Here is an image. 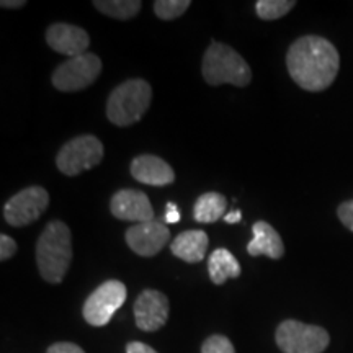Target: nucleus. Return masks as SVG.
<instances>
[{"label":"nucleus","instance_id":"obj_1","mask_svg":"<svg viewBox=\"0 0 353 353\" xmlns=\"http://www.w3.org/2000/svg\"><path fill=\"white\" fill-rule=\"evenodd\" d=\"M286 68L296 85L307 92H322L337 77L341 56L329 39L307 34L290 46Z\"/></svg>","mask_w":353,"mask_h":353},{"label":"nucleus","instance_id":"obj_2","mask_svg":"<svg viewBox=\"0 0 353 353\" xmlns=\"http://www.w3.org/2000/svg\"><path fill=\"white\" fill-rule=\"evenodd\" d=\"M37 263L44 281L63 283L72 263V236L63 221L54 219L46 224L37 244Z\"/></svg>","mask_w":353,"mask_h":353},{"label":"nucleus","instance_id":"obj_3","mask_svg":"<svg viewBox=\"0 0 353 353\" xmlns=\"http://www.w3.org/2000/svg\"><path fill=\"white\" fill-rule=\"evenodd\" d=\"M203 79L210 85L231 83L236 87H247L252 81V70L247 61L234 48L224 43H211L201 63Z\"/></svg>","mask_w":353,"mask_h":353},{"label":"nucleus","instance_id":"obj_4","mask_svg":"<svg viewBox=\"0 0 353 353\" xmlns=\"http://www.w3.org/2000/svg\"><path fill=\"white\" fill-rule=\"evenodd\" d=\"M152 100V88L143 79H130L110 94L107 118L112 125L131 126L144 117Z\"/></svg>","mask_w":353,"mask_h":353},{"label":"nucleus","instance_id":"obj_5","mask_svg":"<svg viewBox=\"0 0 353 353\" xmlns=\"http://www.w3.org/2000/svg\"><path fill=\"white\" fill-rule=\"evenodd\" d=\"M275 341L283 353H322L329 347L330 337L319 325L288 319L278 325Z\"/></svg>","mask_w":353,"mask_h":353},{"label":"nucleus","instance_id":"obj_6","mask_svg":"<svg viewBox=\"0 0 353 353\" xmlns=\"http://www.w3.org/2000/svg\"><path fill=\"white\" fill-rule=\"evenodd\" d=\"M103 152V144L97 136L82 134L68 141L61 148L56 156V165L64 175L76 176L99 165Z\"/></svg>","mask_w":353,"mask_h":353},{"label":"nucleus","instance_id":"obj_7","mask_svg":"<svg viewBox=\"0 0 353 353\" xmlns=\"http://www.w3.org/2000/svg\"><path fill=\"white\" fill-rule=\"evenodd\" d=\"M101 72V59L94 52L70 57L52 72V85L59 92H79L90 87Z\"/></svg>","mask_w":353,"mask_h":353},{"label":"nucleus","instance_id":"obj_8","mask_svg":"<svg viewBox=\"0 0 353 353\" xmlns=\"http://www.w3.org/2000/svg\"><path fill=\"white\" fill-rule=\"evenodd\" d=\"M126 294L125 283L118 280L105 281L83 303V319L95 327H103L112 321L114 312L125 304Z\"/></svg>","mask_w":353,"mask_h":353},{"label":"nucleus","instance_id":"obj_9","mask_svg":"<svg viewBox=\"0 0 353 353\" xmlns=\"http://www.w3.org/2000/svg\"><path fill=\"white\" fill-rule=\"evenodd\" d=\"M50 206V193L43 187L20 190L3 206V218L13 228H23L41 218Z\"/></svg>","mask_w":353,"mask_h":353},{"label":"nucleus","instance_id":"obj_10","mask_svg":"<svg viewBox=\"0 0 353 353\" xmlns=\"http://www.w3.org/2000/svg\"><path fill=\"white\" fill-rule=\"evenodd\" d=\"M126 244L141 257H156L170 241V229L164 221H148L128 228Z\"/></svg>","mask_w":353,"mask_h":353},{"label":"nucleus","instance_id":"obj_11","mask_svg":"<svg viewBox=\"0 0 353 353\" xmlns=\"http://www.w3.org/2000/svg\"><path fill=\"white\" fill-rule=\"evenodd\" d=\"M169 298L157 290H144L134 303L136 325L144 332H154L169 319Z\"/></svg>","mask_w":353,"mask_h":353},{"label":"nucleus","instance_id":"obj_12","mask_svg":"<svg viewBox=\"0 0 353 353\" xmlns=\"http://www.w3.org/2000/svg\"><path fill=\"white\" fill-rule=\"evenodd\" d=\"M110 211L117 219L132 221V223H148L154 221V208L148 195L139 190H120L112 196Z\"/></svg>","mask_w":353,"mask_h":353},{"label":"nucleus","instance_id":"obj_13","mask_svg":"<svg viewBox=\"0 0 353 353\" xmlns=\"http://www.w3.org/2000/svg\"><path fill=\"white\" fill-rule=\"evenodd\" d=\"M46 43L52 51L59 54L77 57L87 52L90 37L81 26L70 23H52L46 30Z\"/></svg>","mask_w":353,"mask_h":353},{"label":"nucleus","instance_id":"obj_14","mask_svg":"<svg viewBox=\"0 0 353 353\" xmlns=\"http://www.w3.org/2000/svg\"><path fill=\"white\" fill-rule=\"evenodd\" d=\"M130 170L138 182L151 185V187H165L175 182L174 169L164 159L152 156V154H143L132 159Z\"/></svg>","mask_w":353,"mask_h":353},{"label":"nucleus","instance_id":"obj_15","mask_svg":"<svg viewBox=\"0 0 353 353\" xmlns=\"http://www.w3.org/2000/svg\"><path fill=\"white\" fill-rule=\"evenodd\" d=\"M254 239L247 244V252L252 257H265L278 260L285 255V244L276 229L267 221H257L252 226Z\"/></svg>","mask_w":353,"mask_h":353},{"label":"nucleus","instance_id":"obj_16","mask_svg":"<svg viewBox=\"0 0 353 353\" xmlns=\"http://www.w3.org/2000/svg\"><path fill=\"white\" fill-rule=\"evenodd\" d=\"M208 234L205 231H183L170 244L172 254L187 263H198L208 250Z\"/></svg>","mask_w":353,"mask_h":353},{"label":"nucleus","instance_id":"obj_17","mask_svg":"<svg viewBox=\"0 0 353 353\" xmlns=\"http://www.w3.org/2000/svg\"><path fill=\"white\" fill-rule=\"evenodd\" d=\"M208 273L214 285H224L231 278L241 276V265L228 249H216L210 255Z\"/></svg>","mask_w":353,"mask_h":353},{"label":"nucleus","instance_id":"obj_18","mask_svg":"<svg viewBox=\"0 0 353 353\" xmlns=\"http://www.w3.org/2000/svg\"><path fill=\"white\" fill-rule=\"evenodd\" d=\"M228 198L223 193H203L193 206V219L201 224H211L226 216Z\"/></svg>","mask_w":353,"mask_h":353},{"label":"nucleus","instance_id":"obj_19","mask_svg":"<svg viewBox=\"0 0 353 353\" xmlns=\"http://www.w3.org/2000/svg\"><path fill=\"white\" fill-rule=\"evenodd\" d=\"M94 7L114 20H131L141 12L139 0H95Z\"/></svg>","mask_w":353,"mask_h":353},{"label":"nucleus","instance_id":"obj_20","mask_svg":"<svg viewBox=\"0 0 353 353\" xmlns=\"http://www.w3.org/2000/svg\"><path fill=\"white\" fill-rule=\"evenodd\" d=\"M294 6H296L294 0H259L255 3V12L260 20L272 21L285 17Z\"/></svg>","mask_w":353,"mask_h":353},{"label":"nucleus","instance_id":"obj_21","mask_svg":"<svg viewBox=\"0 0 353 353\" xmlns=\"http://www.w3.org/2000/svg\"><path fill=\"white\" fill-rule=\"evenodd\" d=\"M190 0H156L154 2V13L161 20L170 21L182 17L188 10Z\"/></svg>","mask_w":353,"mask_h":353},{"label":"nucleus","instance_id":"obj_22","mask_svg":"<svg viewBox=\"0 0 353 353\" xmlns=\"http://www.w3.org/2000/svg\"><path fill=\"white\" fill-rule=\"evenodd\" d=\"M201 353H236L232 342L224 335H211L203 342Z\"/></svg>","mask_w":353,"mask_h":353},{"label":"nucleus","instance_id":"obj_23","mask_svg":"<svg viewBox=\"0 0 353 353\" xmlns=\"http://www.w3.org/2000/svg\"><path fill=\"white\" fill-rule=\"evenodd\" d=\"M17 250H19V245H17L15 239H12L7 234H2V236H0V260L6 262V260L12 259Z\"/></svg>","mask_w":353,"mask_h":353},{"label":"nucleus","instance_id":"obj_24","mask_svg":"<svg viewBox=\"0 0 353 353\" xmlns=\"http://www.w3.org/2000/svg\"><path fill=\"white\" fill-rule=\"evenodd\" d=\"M337 216L343 226H345L348 231L353 232V200L342 203L337 208Z\"/></svg>","mask_w":353,"mask_h":353},{"label":"nucleus","instance_id":"obj_25","mask_svg":"<svg viewBox=\"0 0 353 353\" xmlns=\"http://www.w3.org/2000/svg\"><path fill=\"white\" fill-rule=\"evenodd\" d=\"M46 353H85L81 347L70 342H57L48 348Z\"/></svg>","mask_w":353,"mask_h":353},{"label":"nucleus","instance_id":"obj_26","mask_svg":"<svg viewBox=\"0 0 353 353\" xmlns=\"http://www.w3.org/2000/svg\"><path fill=\"white\" fill-rule=\"evenodd\" d=\"M180 219H182V218H180V211H179V208H176L175 203H172V201L167 203L165 218H164L165 224H176Z\"/></svg>","mask_w":353,"mask_h":353},{"label":"nucleus","instance_id":"obj_27","mask_svg":"<svg viewBox=\"0 0 353 353\" xmlns=\"http://www.w3.org/2000/svg\"><path fill=\"white\" fill-rule=\"evenodd\" d=\"M126 353H157L152 347L145 345L143 342H130L126 345Z\"/></svg>","mask_w":353,"mask_h":353},{"label":"nucleus","instance_id":"obj_28","mask_svg":"<svg viewBox=\"0 0 353 353\" xmlns=\"http://www.w3.org/2000/svg\"><path fill=\"white\" fill-rule=\"evenodd\" d=\"M241 219H242V211L241 210L229 211V213L224 216V221H226L228 224H236V223H239Z\"/></svg>","mask_w":353,"mask_h":353},{"label":"nucleus","instance_id":"obj_29","mask_svg":"<svg viewBox=\"0 0 353 353\" xmlns=\"http://www.w3.org/2000/svg\"><path fill=\"white\" fill-rule=\"evenodd\" d=\"M0 6H2L3 8H21L26 6L25 0H2L0 2Z\"/></svg>","mask_w":353,"mask_h":353}]
</instances>
